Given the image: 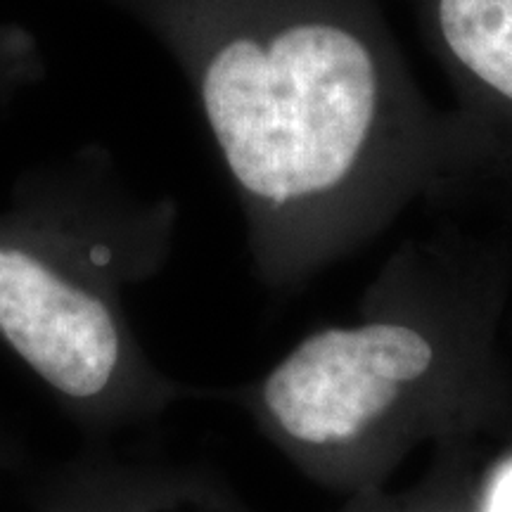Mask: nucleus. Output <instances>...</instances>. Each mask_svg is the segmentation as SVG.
<instances>
[{"mask_svg": "<svg viewBox=\"0 0 512 512\" xmlns=\"http://www.w3.org/2000/svg\"><path fill=\"white\" fill-rule=\"evenodd\" d=\"M188 81L268 268L290 271L351 204L460 174L387 0H105Z\"/></svg>", "mask_w": 512, "mask_h": 512, "instance_id": "nucleus-1", "label": "nucleus"}, {"mask_svg": "<svg viewBox=\"0 0 512 512\" xmlns=\"http://www.w3.org/2000/svg\"><path fill=\"white\" fill-rule=\"evenodd\" d=\"M169 200H138L93 162L22 178L0 209V342L88 432L150 422L176 399L126 290L162 268Z\"/></svg>", "mask_w": 512, "mask_h": 512, "instance_id": "nucleus-2", "label": "nucleus"}, {"mask_svg": "<svg viewBox=\"0 0 512 512\" xmlns=\"http://www.w3.org/2000/svg\"><path fill=\"white\" fill-rule=\"evenodd\" d=\"M432 361L430 339L411 325L375 320L328 328L299 342L268 373L259 401L294 444L335 446L387 411L401 384L425 375Z\"/></svg>", "mask_w": 512, "mask_h": 512, "instance_id": "nucleus-3", "label": "nucleus"}, {"mask_svg": "<svg viewBox=\"0 0 512 512\" xmlns=\"http://www.w3.org/2000/svg\"><path fill=\"white\" fill-rule=\"evenodd\" d=\"M46 74L38 38L22 24H0V110Z\"/></svg>", "mask_w": 512, "mask_h": 512, "instance_id": "nucleus-4", "label": "nucleus"}, {"mask_svg": "<svg viewBox=\"0 0 512 512\" xmlns=\"http://www.w3.org/2000/svg\"><path fill=\"white\" fill-rule=\"evenodd\" d=\"M486 512H512V460L496 472L486 498Z\"/></svg>", "mask_w": 512, "mask_h": 512, "instance_id": "nucleus-5", "label": "nucleus"}, {"mask_svg": "<svg viewBox=\"0 0 512 512\" xmlns=\"http://www.w3.org/2000/svg\"><path fill=\"white\" fill-rule=\"evenodd\" d=\"M10 463H12V458H10L8 448H5L3 444H0V475H3V472H5V470H8V467H10Z\"/></svg>", "mask_w": 512, "mask_h": 512, "instance_id": "nucleus-6", "label": "nucleus"}]
</instances>
